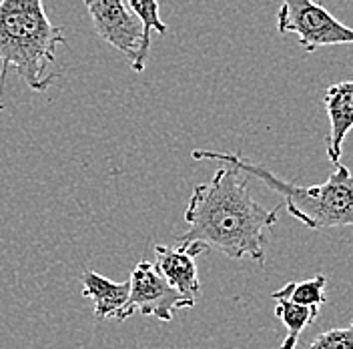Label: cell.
Listing matches in <instances>:
<instances>
[{"mask_svg":"<svg viewBox=\"0 0 353 349\" xmlns=\"http://www.w3.org/2000/svg\"><path fill=\"white\" fill-rule=\"evenodd\" d=\"M281 207H261L249 193L247 174L223 163L209 183L193 189L185 209L187 229L176 243H201L229 259L265 263L267 235Z\"/></svg>","mask_w":353,"mask_h":349,"instance_id":"obj_1","label":"cell"},{"mask_svg":"<svg viewBox=\"0 0 353 349\" xmlns=\"http://www.w3.org/2000/svg\"><path fill=\"white\" fill-rule=\"evenodd\" d=\"M65 30L48 19L44 0H0V90L10 72L44 92L61 72L50 70Z\"/></svg>","mask_w":353,"mask_h":349,"instance_id":"obj_2","label":"cell"},{"mask_svg":"<svg viewBox=\"0 0 353 349\" xmlns=\"http://www.w3.org/2000/svg\"><path fill=\"white\" fill-rule=\"evenodd\" d=\"M195 161H217L237 167L241 173L263 181L285 201L291 217L301 221L311 231L353 227V174L343 163L333 165L325 183L301 187L271 173L263 165L251 163L241 154L217 153V151H193Z\"/></svg>","mask_w":353,"mask_h":349,"instance_id":"obj_3","label":"cell"},{"mask_svg":"<svg viewBox=\"0 0 353 349\" xmlns=\"http://www.w3.org/2000/svg\"><path fill=\"white\" fill-rule=\"evenodd\" d=\"M277 30L281 34H297L299 44L309 54L325 46L353 44V28L337 21L315 0H281Z\"/></svg>","mask_w":353,"mask_h":349,"instance_id":"obj_4","label":"cell"},{"mask_svg":"<svg viewBox=\"0 0 353 349\" xmlns=\"http://www.w3.org/2000/svg\"><path fill=\"white\" fill-rule=\"evenodd\" d=\"M129 285V299L119 315V321L129 319L134 313L153 315L161 321H171L175 311L195 307V301L183 297L163 279V275L151 261H139L134 265Z\"/></svg>","mask_w":353,"mask_h":349,"instance_id":"obj_5","label":"cell"},{"mask_svg":"<svg viewBox=\"0 0 353 349\" xmlns=\"http://www.w3.org/2000/svg\"><path fill=\"white\" fill-rule=\"evenodd\" d=\"M97 34L123 52L131 65L137 61L143 26L134 19L125 0H83Z\"/></svg>","mask_w":353,"mask_h":349,"instance_id":"obj_6","label":"cell"},{"mask_svg":"<svg viewBox=\"0 0 353 349\" xmlns=\"http://www.w3.org/2000/svg\"><path fill=\"white\" fill-rule=\"evenodd\" d=\"M157 253V271L163 279L179 291L183 297L197 303L201 295V281H199L195 257L207 253L201 243H176V245H154Z\"/></svg>","mask_w":353,"mask_h":349,"instance_id":"obj_7","label":"cell"},{"mask_svg":"<svg viewBox=\"0 0 353 349\" xmlns=\"http://www.w3.org/2000/svg\"><path fill=\"white\" fill-rule=\"evenodd\" d=\"M323 105L330 119L327 157L333 165L341 163L343 141L353 129V81L330 85L323 97Z\"/></svg>","mask_w":353,"mask_h":349,"instance_id":"obj_8","label":"cell"},{"mask_svg":"<svg viewBox=\"0 0 353 349\" xmlns=\"http://www.w3.org/2000/svg\"><path fill=\"white\" fill-rule=\"evenodd\" d=\"M83 283H85L83 295L94 301V315L99 319H117L119 321V315L129 299V291H131L129 281L114 283L94 271H85Z\"/></svg>","mask_w":353,"mask_h":349,"instance_id":"obj_9","label":"cell"},{"mask_svg":"<svg viewBox=\"0 0 353 349\" xmlns=\"http://www.w3.org/2000/svg\"><path fill=\"white\" fill-rule=\"evenodd\" d=\"M125 2H127L129 10L134 14V19L141 22V26H143L141 48H139L137 61L131 65L134 72H143L145 63L149 59V50H151V37H153V32L165 34L167 24L163 22L161 14H159V2L157 0H125Z\"/></svg>","mask_w":353,"mask_h":349,"instance_id":"obj_10","label":"cell"},{"mask_svg":"<svg viewBox=\"0 0 353 349\" xmlns=\"http://www.w3.org/2000/svg\"><path fill=\"white\" fill-rule=\"evenodd\" d=\"M277 306H275V315L283 321L287 333L283 343L279 349H295V343L299 341V335L309 328L317 315H319V309L315 307H303L297 306V303H291L287 299H275Z\"/></svg>","mask_w":353,"mask_h":349,"instance_id":"obj_11","label":"cell"},{"mask_svg":"<svg viewBox=\"0 0 353 349\" xmlns=\"http://www.w3.org/2000/svg\"><path fill=\"white\" fill-rule=\"evenodd\" d=\"M273 299H287L291 303L303 307H319L327 301V277L315 275L305 281H289L285 287L271 295Z\"/></svg>","mask_w":353,"mask_h":349,"instance_id":"obj_12","label":"cell"},{"mask_svg":"<svg viewBox=\"0 0 353 349\" xmlns=\"http://www.w3.org/2000/svg\"><path fill=\"white\" fill-rule=\"evenodd\" d=\"M303 349H353V321L347 328H331L321 331Z\"/></svg>","mask_w":353,"mask_h":349,"instance_id":"obj_13","label":"cell"},{"mask_svg":"<svg viewBox=\"0 0 353 349\" xmlns=\"http://www.w3.org/2000/svg\"><path fill=\"white\" fill-rule=\"evenodd\" d=\"M2 110H4V103H0V112H2Z\"/></svg>","mask_w":353,"mask_h":349,"instance_id":"obj_14","label":"cell"}]
</instances>
